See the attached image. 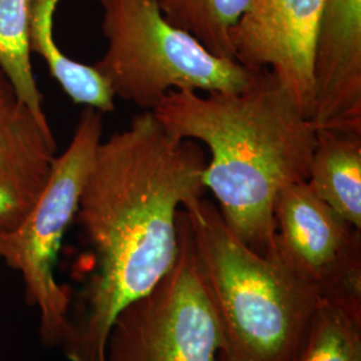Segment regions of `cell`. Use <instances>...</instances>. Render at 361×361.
Here are the masks:
<instances>
[{
	"instance_id": "1",
	"label": "cell",
	"mask_w": 361,
	"mask_h": 361,
	"mask_svg": "<svg viewBox=\"0 0 361 361\" xmlns=\"http://www.w3.org/2000/svg\"><path fill=\"white\" fill-rule=\"evenodd\" d=\"M202 146L173 137L152 111L99 143L77 219L94 257L63 344L70 361H104L116 316L153 290L178 257V212L204 197Z\"/></svg>"
},
{
	"instance_id": "2",
	"label": "cell",
	"mask_w": 361,
	"mask_h": 361,
	"mask_svg": "<svg viewBox=\"0 0 361 361\" xmlns=\"http://www.w3.org/2000/svg\"><path fill=\"white\" fill-rule=\"evenodd\" d=\"M173 137L205 145L204 186L231 232L261 256L274 253V204L310 178L317 128L269 71L240 91H170L152 111Z\"/></svg>"
},
{
	"instance_id": "3",
	"label": "cell",
	"mask_w": 361,
	"mask_h": 361,
	"mask_svg": "<svg viewBox=\"0 0 361 361\" xmlns=\"http://www.w3.org/2000/svg\"><path fill=\"white\" fill-rule=\"evenodd\" d=\"M204 280L222 324L224 361H298L320 301L273 253L261 256L204 197L183 207Z\"/></svg>"
},
{
	"instance_id": "4",
	"label": "cell",
	"mask_w": 361,
	"mask_h": 361,
	"mask_svg": "<svg viewBox=\"0 0 361 361\" xmlns=\"http://www.w3.org/2000/svg\"><path fill=\"white\" fill-rule=\"evenodd\" d=\"M104 56L94 65L114 97L153 111L170 91H240L258 74L170 25L157 0H101Z\"/></svg>"
},
{
	"instance_id": "5",
	"label": "cell",
	"mask_w": 361,
	"mask_h": 361,
	"mask_svg": "<svg viewBox=\"0 0 361 361\" xmlns=\"http://www.w3.org/2000/svg\"><path fill=\"white\" fill-rule=\"evenodd\" d=\"M178 257L147 295L116 316L104 361H224L226 341L200 268L188 213L178 212Z\"/></svg>"
},
{
	"instance_id": "6",
	"label": "cell",
	"mask_w": 361,
	"mask_h": 361,
	"mask_svg": "<svg viewBox=\"0 0 361 361\" xmlns=\"http://www.w3.org/2000/svg\"><path fill=\"white\" fill-rule=\"evenodd\" d=\"M102 131L104 114L86 107L68 147L55 158L35 205L13 231L0 234V258L22 273L27 300L38 308L46 343H63L68 331V297L56 283L54 268L65 232L77 216Z\"/></svg>"
},
{
	"instance_id": "7",
	"label": "cell",
	"mask_w": 361,
	"mask_h": 361,
	"mask_svg": "<svg viewBox=\"0 0 361 361\" xmlns=\"http://www.w3.org/2000/svg\"><path fill=\"white\" fill-rule=\"evenodd\" d=\"M274 253L289 271L325 296L361 297L360 229L310 189L285 186L274 204Z\"/></svg>"
},
{
	"instance_id": "8",
	"label": "cell",
	"mask_w": 361,
	"mask_h": 361,
	"mask_svg": "<svg viewBox=\"0 0 361 361\" xmlns=\"http://www.w3.org/2000/svg\"><path fill=\"white\" fill-rule=\"evenodd\" d=\"M325 0H253L232 32L234 61L269 71L313 114V56Z\"/></svg>"
},
{
	"instance_id": "9",
	"label": "cell",
	"mask_w": 361,
	"mask_h": 361,
	"mask_svg": "<svg viewBox=\"0 0 361 361\" xmlns=\"http://www.w3.org/2000/svg\"><path fill=\"white\" fill-rule=\"evenodd\" d=\"M50 125L20 102L0 114V234L11 232L38 201L56 158Z\"/></svg>"
},
{
	"instance_id": "10",
	"label": "cell",
	"mask_w": 361,
	"mask_h": 361,
	"mask_svg": "<svg viewBox=\"0 0 361 361\" xmlns=\"http://www.w3.org/2000/svg\"><path fill=\"white\" fill-rule=\"evenodd\" d=\"M307 182L325 204L361 229V129H317Z\"/></svg>"
},
{
	"instance_id": "11",
	"label": "cell",
	"mask_w": 361,
	"mask_h": 361,
	"mask_svg": "<svg viewBox=\"0 0 361 361\" xmlns=\"http://www.w3.org/2000/svg\"><path fill=\"white\" fill-rule=\"evenodd\" d=\"M314 79L343 89L361 80V0H325L313 56Z\"/></svg>"
},
{
	"instance_id": "12",
	"label": "cell",
	"mask_w": 361,
	"mask_h": 361,
	"mask_svg": "<svg viewBox=\"0 0 361 361\" xmlns=\"http://www.w3.org/2000/svg\"><path fill=\"white\" fill-rule=\"evenodd\" d=\"M61 0H32L30 13V49L44 59L52 78L74 104L107 110L113 94L94 66L68 58L54 38V15Z\"/></svg>"
},
{
	"instance_id": "13",
	"label": "cell",
	"mask_w": 361,
	"mask_h": 361,
	"mask_svg": "<svg viewBox=\"0 0 361 361\" xmlns=\"http://www.w3.org/2000/svg\"><path fill=\"white\" fill-rule=\"evenodd\" d=\"M298 361H361V297L324 296Z\"/></svg>"
},
{
	"instance_id": "14",
	"label": "cell",
	"mask_w": 361,
	"mask_h": 361,
	"mask_svg": "<svg viewBox=\"0 0 361 361\" xmlns=\"http://www.w3.org/2000/svg\"><path fill=\"white\" fill-rule=\"evenodd\" d=\"M253 0H157L170 25L197 39L207 51L234 61L232 32Z\"/></svg>"
},
{
	"instance_id": "15",
	"label": "cell",
	"mask_w": 361,
	"mask_h": 361,
	"mask_svg": "<svg viewBox=\"0 0 361 361\" xmlns=\"http://www.w3.org/2000/svg\"><path fill=\"white\" fill-rule=\"evenodd\" d=\"M32 0H0V65L13 82L18 102L47 122L43 98L32 71L30 13Z\"/></svg>"
},
{
	"instance_id": "16",
	"label": "cell",
	"mask_w": 361,
	"mask_h": 361,
	"mask_svg": "<svg viewBox=\"0 0 361 361\" xmlns=\"http://www.w3.org/2000/svg\"><path fill=\"white\" fill-rule=\"evenodd\" d=\"M18 102L13 82L0 65V114Z\"/></svg>"
}]
</instances>
